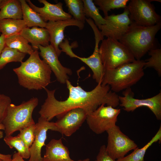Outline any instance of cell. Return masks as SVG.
<instances>
[{"label": "cell", "mask_w": 161, "mask_h": 161, "mask_svg": "<svg viewBox=\"0 0 161 161\" xmlns=\"http://www.w3.org/2000/svg\"><path fill=\"white\" fill-rule=\"evenodd\" d=\"M123 96H118L119 105L127 112H132L141 107L148 108L154 114L157 119L161 120V92L152 97L138 99L134 97V94L131 88L125 90Z\"/></svg>", "instance_id": "cell-10"}, {"label": "cell", "mask_w": 161, "mask_h": 161, "mask_svg": "<svg viewBox=\"0 0 161 161\" xmlns=\"http://www.w3.org/2000/svg\"><path fill=\"white\" fill-rule=\"evenodd\" d=\"M106 132L108 137L106 150L114 160L124 157L130 151L138 147L135 142L123 133L116 125Z\"/></svg>", "instance_id": "cell-9"}, {"label": "cell", "mask_w": 161, "mask_h": 161, "mask_svg": "<svg viewBox=\"0 0 161 161\" xmlns=\"http://www.w3.org/2000/svg\"><path fill=\"white\" fill-rule=\"evenodd\" d=\"M83 4L84 12L86 17H89L93 20L99 29L106 23L105 20L100 13L99 9L92 0H82Z\"/></svg>", "instance_id": "cell-26"}, {"label": "cell", "mask_w": 161, "mask_h": 161, "mask_svg": "<svg viewBox=\"0 0 161 161\" xmlns=\"http://www.w3.org/2000/svg\"><path fill=\"white\" fill-rule=\"evenodd\" d=\"M64 1L68 7L69 13L73 16L72 18L84 24L86 18L82 0H64Z\"/></svg>", "instance_id": "cell-28"}, {"label": "cell", "mask_w": 161, "mask_h": 161, "mask_svg": "<svg viewBox=\"0 0 161 161\" xmlns=\"http://www.w3.org/2000/svg\"><path fill=\"white\" fill-rule=\"evenodd\" d=\"M87 115L86 111L81 108L68 111L55 122L58 132L66 137L71 136L81 126Z\"/></svg>", "instance_id": "cell-13"}, {"label": "cell", "mask_w": 161, "mask_h": 161, "mask_svg": "<svg viewBox=\"0 0 161 161\" xmlns=\"http://www.w3.org/2000/svg\"><path fill=\"white\" fill-rule=\"evenodd\" d=\"M87 22L93 30L95 35V45L93 53L87 57H81L72 52L69 56L71 58H77L86 64L93 72L92 77L98 83L102 82L105 72V69L102 64L99 53V44L100 42L104 38L101 35L100 31L92 19L86 20Z\"/></svg>", "instance_id": "cell-12"}, {"label": "cell", "mask_w": 161, "mask_h": 161, "mask_svg": "<svg viewBox=\"0 0 161 161\" xmlns=\"http://www.w3.org/2000/svg\"><path fill=\"white\" fill-rule=\"evenodd\" d=\"M35 123L25 127L20 130L18 135L26 145L30 148L34 142L35 138Z\"/></svg>", "instance_id": "cell-31"}, {"label": "cell", "mask_w": 161, "mask_h": 161, "mask_svg": "<svg viewBox=\"0 0 161 161\" xmlns=\"http://www.w3.org/2000/svg\"><path fill=\"white\" fill-rule=\"evenodd\" d=\"M22 18L21 6L19 0H4L0 6V20Z\"/></svg>", "instance_id": "cell-20"}, {"label": "cell", "mask_w": 161, "mask_h": 161, "mask_svg": "<svg viewBox=\"0 0 161 161\" xmlns=\"http://www.w3.org/2000/svg\"><path fill=\"white\" fill-rule=\"evenodd\" d=\"M151 57L146 60L144 69L152 68L157 72L158 75H161V49H153L148 52Z\"/></svg>", "instance_id": "cell-30"}, {"label": "cell", "mask_w": 161, "mask_h": 161, "mask_svg": "<svg viewBox=\"0 0 161 161\" xmlns=\"http://www.w3.org/2000/svg\"><path fill=\"white\" fill-rule=\"evenodd\" d=\"M71 26H77L79 30H82L84 25L83 22L73 18L69 20L47 22L45 28L49 34L50 44L54 49L58 57L62 52L59 46L64 39L65 29L66 27Z\"/></svg>", "instance_id": "cell-16"}, {"label": "cell", "mask_w": 161, "mask_h": 161, "mask_svg": "<svg viewBox=\"0 0 161 161\" xmlns=\"http://www.w3.org/2000/svg\"><path fill=\"white\" fill-rule=\"evenodd\" d=\"M129 1V0H95L93 2L95 5L99 6V9L103 12L106 17L108 16V12L112 9L126 8Z\"/></svg>", "instance_id": "cell-29"}, {"label": "cell", "mask_w": 161, "mask_h": 161, "mask_svg": "<svg viewBox=\"0 0 161 161\" xmlns=\"http://www.w3.org/2000/svg\"><path fill=\"white\" fill-rule=\"evenodd\" d=\"M4 140L10 148H15L23 158L27 159L30 158V148L26 145L18 135L14 137L12 135L5 136Z\"/></svg>", "instance_id": "cell-27"}, {"label": "cell", "mask_w": 161, "mask_h": 161, "mask_svg": "<svg viewBox=\"0 0 161 161\" xmlns=\"http://www.w3.org/2000/svg\"><path fill=\"white\" fill-rule=\"evenodd\" d=\"M0 161H5L0 158Z\"/></svg>", "instance_id": "cell-40"}, {"label": "cell", "mask_w": 161, "mask_h": 161, "mask_svg": "<svg viewBox=\"0 0 161 161\" xmlns=\"http://www.w3.org/2000/svg\"><path fill=\"white\" fill-rule=\"evenodd\" d=\"M25 55L16 49L5 46L0 54V70L9 63L21 62Z\"/></svg>", "instance_id": "cell-25"}, {"label": "cell", "mask_w": 161, "mask_h": 161, "mask_svg": "<svg viewBox=\"0 0 161 161\" xmlns=\"http://www.w3.org/2000/svg\"><path fill=\"white\" fill-rule=\"evenodd\" d=\"M5 47V37L2 35L0 36V54Z\"/></svg>", "instance_id": "cell-35"}, {"label": "cell", "mask_w": 161, "mask_h": 161, "mask_svg": "<svg viewBox=\"0 0 161 161\" xmlns=\"http://www.w3.org/2000/svg\"><path fill=\"white\" fill-rule=\"evenodd\" d=\"M82 161H90V159L89 158H87L82 160Z\"/></svg>", "instance_id": "cell-38"}, {"label": "cell", "mask_w": 161, "mask_h": 161, "mask_svg": "<svg viewBox=\"0 0 161 161\" xmlns=\"http://www.w3.org/2000/svg\"><path fill=\"white\" fill-rule=\"evenodd\" d=\"M10 161H25L23 158L20 155L18 152L14 153L12 157V159ZM28 161H29V160Z\"/></svg>", "instance_id": "cell-34"}, {"label": "cell", "mask_w": 161, "mask_h": 161, "mask_svg": "<svg viewBox=\"0 0 161 161\" xmlns=\"http://www.w3.org/2000/svg\"><path fill=\"white\" fill-rule=\"evenodd\" d=\"M21 3L23 20L28 27H38L45 28L47 22L37 12L33 10L26 0H19Z\"/></svg>", "instance_id": "cell-21"}, {"label": "cell", "mask_w": 161, "mask_h": 161, "mask_svg": "<svg viewBox=\"0 0 161 161\" xmlns=\"http://www.w3.org/2000/svg\"><path fill=\"white\" fill-rule=\"evenodd\" d=\"M5 46L16 49L21 52L29 55L34 51L32 46L20 34L5 38Z\"/></svg>", "instance_id": "cell-23"}, {"label": "cell", "mask_w": 161, "mask_h": 161, "mask_svg": "<svg viewBox=\"0 0 161 161\" xmlns=\"http://www.w3.org/2000/svg\"><path fill=\"white\" fill-rule=\"evenodd\" d=\"M102 41L99 53L105 70L112 69L136 60L128 49L119 41L107 38Z\"/></svg>", "instance_id": "cell-6"}, {"label": "cell", "mask_w": 161, "mask_h": 161, "mask_svg": "<svg viewBox=\"0 0 161 161\" xmlns=\"http://www.w3.org/2000/svg\"><path fill=\"white\" fill-rule=\"evenodd\" d=\"M161 28V22L144 26L131 22L119 41L126 47L136 60H140L150 50L155 48V36Z\"/></svg>", "instance_id": "cell-3"}, {"label": "cell", "mask_w": 161, "mask_h": 161, "mask_svg": "<svg viewBox=\"0 0 161 161\" xmlns=\"http://www.w3.org/2000/svg\"><path fill=\"white\" fill-rule=\"evenodd\" d=\"M20 34L31 44L34 50H38L39 45L45 47L49 44V34L45 28L33 27L30 28L27 27Z\"/></svg>", "instance_id": "cell-19"}, {"label": "cell", "mask_w": 161, "mask_h": 161, "mask_svg": "<svg viewBox=\"0 0 161 161\" xmlns=\"http://www.w3.org/2000/svg\"><path fill=\"white\" fill-rule=\"evenodd\" d=\"M95 161H117L112 158L107 153L106 146L102 145L100 148L98 153Z\"/></svg>", "instance_id": "cell-33"}, {"label": "cell", "mask_w": 161, "mask_h": 161, "mask_svg": "<svg viewBox=\"0 0 161 161\" xmlns=\"http://www.w3.org/2000/svg\"><path fill=\"white\" fill-rule=\"evenodd\" d=\"M35 50L20 66L13 70L16 75L20 85L28 90L44 89L51 83L52 71Z\"/></svg>", "instance_id": "cell-2"}, {"label": "cell", "mask_w": 161, "mask_h": 161, "mask_svg": "<svg viewBox=\"0 0 161 161\" xmlns=\"http://www.w3.org/2000/svg\"><path fill=\"white\" fill-rule=\"evenodd\" d=\"M4 130V127L3 124L1 123H0V137L2 138L3 137V133L2 132L0 131V130Z\"/></svg>", "instance_id": "cell-37"}, {"label": "cell", "mask_w": 161, "mask_h": 161, "mask_svg": "<svg viewBox=\"0 0 161 161\" xmlns=\"http://www.w3.org/2000/svg\"><path fill=\"white\" fill-rule=\"evenodd\" d=\"M12 155L4 154L0 153V158L5 161H10L12 159Z\"/></svg>", "instance_id": "cell-36"}, {"label": "cell", "mask_w": 161, "mask_h": 161, "mask_svg": "<svg viewBox=\"0 0 161 161\" xmlns=\"http://www.w3.org/2000/svg\"><path fill=\"white\" fill-rule=\"evenodd\" d=\"M38 1L44 4L40 7L33 4L30 0H27L30 6L38 13L46 22L49 21H57L70 19L72 17L69 13L63 9V4L60 2L55 4H51L46 0H38Z\"/></svg>", "instance_id": "cell-17"}, {"label": "cell", "mask_w": 161, "mask_h": 161, "mask_svg": "<svg viewBox=\"0 0 161 161\" xmlns=\"http://www.w3.org/2000/svg\"><path fill=\"white\" fill-rule=\"evenodd\" d=\"M66 84L69 95L64 101H59L55 98V89H44L47 97L38 112L40 117L50 121L55 117L58 119L74 109L82 108L88 114L102 104L115 108L119 105L118 95L110 90L108 85H102L101 82H100L93 89L86 91L78 85L73 86L69 80H66Z\"/></svg>", "instance_id": "cell-1"}, {"label": "cell", "mask_w": 161, "mask_h": 161, "mask_svg": "<svg viewBox=\"0 0 161 161\" xmlns=\"http://www.w3.org/2000/svg\"><path fill=\"white\" fill-rule=\"evenodd\" d=\"M27 27L23 19H4L0 20V32L5 38L20 34Z\"/></svg>", "instance_id": "cell-22"}, {"label": "cell", "mask_w": 161, "mask_h": 161, "mask_svg": "<svg viewBox=\"0 0 161 161\" xmlns=\"http://www.w3.org/2000/svg\"><path fill=\"white\" fill-rule=\"evenodd\" d=\"M120 109L102 104L95 110L87 114V123L95 134H100L115 126Z\"/></svg>", "instance_id": "cell-7"}, {"label": "cell", "mask_w": 161, "mask_h": 161, "mask_svg": "<svg viewBox=\"0 0 161 161\" xmlns=\"http://www.w3.org/2000/svg\"><path fill=\"white\" fill-rule=\"evenodd\" d=\"M71 159L68 148L64 145L61 138L52 139L46 145L45 152L42 161H82Z\"/></svg>", "instance_id": "cell-18"}, {"label": "cell", "mask_w": 161, "mask_h": 161, "mask_svg": "<svg viewBox=\"0 0 161 161\" xmlns=\"http://www.w3.org/2000/svg\"><path fill=\"white\" fill-rule=\"evenodd\" d=\"M151 0H131L126 7L131 21L144 26H151L161 22V17L156 12Z\"/></svg>", "instance_id": "cell-8"}, {"label": "cell", "mask_w": 161, "mask_h": 161, "mask_svg": "<svg viewBox=\"0 0 161 161\" xmlns=\"http://www.w3.org/2000/svg\"><path fill=\"white\" fill-rule=\"evenodd\" d=\"M38 103V98L34 97L18 105L12 103L10 105L1 123L5 136H11L15 132L35 123L32 114Z\"/></svg>", "instance_id": "cell-5"}, {"label": "cell", "mask_w": 161, "mask_h": 161, "mask_svg": "<svg viewBox=\"0 0 161 161\" xmlns=\"http://www.w3.org/2000/svg\"><path fill=\"white\" fill-rule=\"evenodd\" d=\"M4 0H0V6L2 4Z\"/></svg>", "instance_id": "cell-39"}, {"label": "cell", "mask_w": 161, "mask_h": 161, "mask_svg": "<svg viewBox=\"0 0 161 161\" xmlns=\"http://www.w3.org/2000/svg\"><path fill=\"white\" fill-rule=\"evenodd\" d=\"M127 7L120 14L104 17L105 24L99 28L101 35L119 41L125 33L132 21Z\"/></svg>", "instance_id": "cell-11"}, {"label": "cell", "mask_w": 161, "mask_h": 161, "mask_svg": "<svg viewBox=\"0 0 161 161\" xmlns=\"http://www.w3.org/2000/svg\"><path fill=\"white\" fill-rule=\"evenodd\" d=\"M11 103L10 97L4 94L0 93V123H2L5 117L10 105Z\"/></svg>", "instance_id": "cell-32"}, {"label": "cell", "mask_w": 161, "mask_h": 161, "mask_svg": "<svg viewBox=\"0 0 161 161\" xmlns=\"http://www.w3.org/2000/svg\"><path fill=\"white\" fill-rule=\"evenodd\" d=\"M145 63L143 60H136L112 69H105L101 84L109 85L116 93L131 88L144 76Z\"/></svg>", "instance_id": "cell-4"}, {"label": "cell", "mask_w": 161, "mask_h": 161, "mask_svg": "<svg viewBox=\"0 0 161 161\" xmlns=\"http://www.w3.org/2000/svg\"><path fill=\"white\" fill-rule=\"evenodd\" d=\"M161 140V126L151 139L142 148L137 147L131 154L117 161H145L144 157L147 149L154 143Z\"/></svg>", "instance_id": "cell-24"}, {"label": "cell", "mask_w": 161, "mask_h": 161, "mask_svg": "<svg viewBox=\"0 0 161 161\" xmlns=\"http://www.w3.org/2000/svg\"><path fill=\"white\" fill-rule=\"evenodd\" d=\"M38 48L39 55L53 72L57 80L61 83H66L69 80L68 75L72 74V70L62 65L55 50L50 44L45 47L39 45Z\"/></svg>", "instance_id": "cell-15"}, {"label": "cell", "mask_w": 161, "mask_h": 161, "mask_svg": "<svg viewBox=\"0 0 161 161\" xmlns=\"http://www.w3.org/2000/svg\"><path fill=\"white\" fill-rule=\"evenodd\" d=\"M35 138L30 147L29 161H42L41 150L47 138V132L49 130L58 132L55 122H50L40 117L35 123Z\"/></svg>", "instance_id": "cell-14"}]
</instances>
